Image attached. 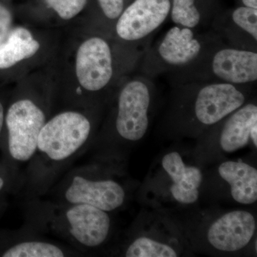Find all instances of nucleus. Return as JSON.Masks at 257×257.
<instances>
[{"mask_svg":"<svg viewBox=\"0 0 257 257\" xmlns=\"http://www.w3.org/2000/svg\"><path fill=\"white\" fill-rule=\"evenodd\" d=\"M221 42L212 30L200 32L175 25L147 48L143 57L142 72L152 79L176 73L196 63Z\"/></svg>","mask_w":257,"mask_h":257,"instance_id":"1","label":"nucleus"},{"mask_svg":"<svg viewBox=\"0 0 257 257\" xmlns=\"http://www.w3.org/2000/svg\"><path fill=\"white\" fill-rule=\"evenodd\" d=\"M169 76L175 84L216 82L252 84L257 80V52L235 48L221 42L193 65Z\"/></svg>","mask_w":257,"mask_h":257,"instance_id":"2","label":"nucleus"},{"mask_svg":"<svg viewBox=\"0 0 257 257\" xmlns=\"http://www.w3.org/2000/svg\"><path fill=\"white\" fill-rule=\"evenodd\" d=\"M91 132L92 124L85 115L76 111L61 112L42 127L35 157L47 167L62 165L82 150Z\"/></svg>","mask_w":257,"mask_h":257,"instance_id":"3","label":"nucleus"},{"mask_svg":"<svg viewBox=\"0 0 257 257\" xmlns=\"http://www.w3.org/2000/svg\"><path fill=\"white\" fill-rule=\"evenodd\" d=\"M51 214V229L82 248L98 247L110 231L107 211L89 204L61 203Z\"/></svg>","mask_w":257,"mask_h":257,"instance_id":"4","label":"nucleus"},{"mask_svg":"<svg viewBox=\"0 0 257 257\" xmlns=\"http://www.w3.org/2000/svg\"><path fill=\"white\" fill-rule=\"evenodd\" d=\"M5 120L10 157L18 163L30 162L36 153L39 135L47 121L45 112L31 99H20L10 106Z\"/></svg>","mask_w":257,"mask_h":257,"instance_id":"5","label":"nucleus"},{"mask_svg":"<svg viewBox=\"0 0 257 257\" xmlns=\"http://www.w3.org/2000/svg\"><path fill=\"white\" fill-rule=\"evenodd\" d=\"M187 83L193 95L192 113L203 126L219 123L245 104L248 85L216 82Z\"/></svg>","mask_w":257,"mask_h":257,"instance_id":"6","label":"nucleus"},{"mask_svg":"<svg viewBox=\"0 0 257 257\" xmlns=\"http://www.w3.org/2000/svg\"><path fill=\"white\" fill-rule=\"evenodd\" d=\"M154 88L152 78L144 75L128 81L120 91L115 127L121 138L135 142L145 136Z\"/></svg>","mask_w":257,"mask_h":257,"instance_id":"7","label":"nucleus"},{"mask_svg":"<svg viewBox=\"0 0 257 257\" xmlns=\"http://www.w3.org/2000/svg\"><path fill=\"white\" fill-rule=\"evenodd\" d=\"M171 0H135L120 15L115 31L124 42L150 44L170 14Z\"/></svg>","mask_w":257,"mask_h":257,"instance_id":"8","label":"nucleus"},{"mask_svg":"<svg viewBox=\"0 0 257 257\" xmlns=\"http://www.w3.org/2000/svg\"><path fill=\"white\" fill-rule=\"evenodd\" d=\"M61 199V203L89 204L109 212L122 205L125 192L114 180L92 179L79 170L69 176L62 186Z\"/></svg>","mask_w":257,"mask_h":257,"instance_id":"9","label":"nucleus"},{"mask_svg":"<svg viewBox=\"0 0 257 257\" xmlns=\"http://www.w3.org/2000/svg\"><path fill=\"white\" fill-rule=\"evenodd\" d=\"M76 73L86 90L98 92L111 82L114 74L112 52L104 39L94 37L81 45L76 59Z\"/></svg>","mask_w":257,"mask_h":257,"instance_id":"10","label":"nucleus"},{"mask_svg":"<svg viewBox=\"0 0 257 257\" xmlns=\"http://www.w3.org/2000/svg\"><path fill=\"white\" fill-rule=\"evenodd\" d=\"M210 30L229 46L256 52L257 9L238 7L227 16L214 18Z\"/></svg>","mask_w":257,"mask_h":257,"instance_id":"11","label":"nucleus"},{"mask_svg":"<svg viewBox=\"0 0 257 257\" xmlns=\"http://www.w3.org/2000/svg\"><path fill=\"white\" fill-rule=\"evenodd\" d=\"M256 231V221L251 213L233 211L221 216L208 231L209 243L222 251H236L244 248Z\"/></svg>","mask_w":257,"mask_h":257,"instance_id":"12","label":"nucleus"},{"mask_svg":"<svg viewBox=\"0 0 257 257\" xmlns=\"http://www.w3.org/2000/svg\"><path fill=\"white\" fill-rule=\"evenodd\" d=\"M226 118L220 145L224 152H233L246 146L251 140V128L257 124V106L253 103L244 104Z\"/></svg>","mask_w":257,"mask_h":257,"instance_id":"13","label":"nucleus"},{"mask_svg":"<svg viewBox=\"0 0 257 257\" xmlns=\"http://www.w3.org/2000/svg\"><path fill=\"white\" fill-rule=\"evenodd\" d=\"M221 178L228 182L236 202L250 204L257 200V170L243 162H226L219 167Z\"/></svg>","mask_w":257,"mask_h":257,"instance_id":"14","label":"nucleus"},{"mask_svg":"<svg viewBox=\"0 0 257 257\" xmlns=\"http://www.w3.org/2000/svg\"><path fill=\"white\" fill-rule=\"evenodd\" d=\"M40 47L28 30L15 29L7 41L0 45V69L10 68L20 61L30 58L37 53Z\"/></svg>","mask_w":257,"mask_h":257,"instance_id":"15","label":"nucleus"},{"mask_svg":"<svg viewBox=\"0 0 257 257\" xmlns=\"http://www.w3.org/2000/svg\"><path fill=\"white\" fill-rule=\"evenodd\" d=\"M170 16L175 25L197 30L210 28L211 22L199 9L197 0H171Z\"/></svg>","mask_w":257,"mask_h":257,"instance_id":"16","label":"nucleus"},{"mask_svg":"<svg viewBox=\"0 0 257 257\" xmlns=\"http://www.w3.org/2000/svg\"><path fill=\"white\" fill-rule=\"evenodd\" d=\"M66 249L50 241L26 239L6 248L1 256L4 257H63L67 256Z\"/></svg>","mask_w":257,"mask_h":257,"instance_id":"17","label":"nucleus"},{"mask_svg":"<svg viewBox=\"0 0 257 257\" xmlns=\"http://www.w3.org/2000/svg\"><path fill=\"white\" fill-rule=\"evenodd\" d=\"M202 172L197 167H186L183 177L177 184H173L170 190L177 202L192 204L199 197V187L202 183Z\"/></svg>","mask_w":257,"mask_h":257,"instance_id":"18","label":"nucleus"},{"mask_svg":"<svg viewBox=\"0 0 257 257\" xmlns=\"http://www.w3.org/2000/svg\"><path fill=\"white\" fill-rule=\"evenodd\" d=\"M177 251L169 245L147 237L135 239L125 251L127 257H175Z\"/></svg>","mask_w":257,"mask_h":257,"instance_id":"19","label":"nucleus"},{"mask_svg":"<svg viewBox=\"0 0 257 257\" xmlns=\"http://www.w3.org/2000/svg\"><path fill=\"white\" fill-rule=\"evenodd\" d=\"M47 5L52 8L61 18L69 20L79 14L87 0H46Z\"/></svg>","mask_w":257,"mask_h":257,"instance_id":"20","label":"nucleus"},{"mask_svg":"<svg viewBox=\"0 0 257 257\" xmlns=\"http://www.w3.org/2000/svg\"><path fill=\"white\" fill-rule=\"evenodd\" d=\"M162 167L173 181L174 184H177L183 177L187 166L184 165L178 152H173L163 157Z\"/></svg>","mask_w":257,"mask_h":257,"instance_id":"21","label":"nucleus"},{"mask_svg":"<svg viewBox=\"0 0 257 257\" xmlns=\"http://www.w3.org/2000/svg\"><path fill=\"white\" fill-rule=\"evenodd\" d=\"M103 14L109 20H118L124 10V0H97Z\"/></svg>","mask_w":257,"mask_h":257,"instance_id":"22","label":"nucleus"},{"mask_svg":"<svg viewBox=\"0 0 257 257\" xmlns=\"http://www.w3.org/2000/svg\"><path fill=\"white\" fill-rule=\"evenodd\" d=\"M11 14L5 7L0 5V45L4 42L11 25Z\"/></svg>","mask_w":257,"mask_h":257,"instance_id":"23","label":"nucleus"},{"mask_svg":"<svg viewBox=\"0 0 257 257\" xmlns=\"http://www.w3.org/2000/svg\"><path fill=\"white\" fill-rule=\"evenodd\" d=\"M242 6L257 9V0H241Z\"/></svg>","mask_w":257,"mask_h":257,"instance_id":"24","label":"nucleus"},{"mask_svg":"<svg viewBox=\"0 0 257 257\" xmlns=\"http://www.w3.org/2000/svg\"><path fill=\"white\" fill-rule=\"evenodd\" d=\"M5 111L3 104L0 102V135H1L2 130H3V125L5 122Z\"/></svg>","mask_w":257,"mask_h":257,"instance_id":"25","label":"nucleus"},{"mask_svg":"<svg viewBox=\"0 0 257 257\" xmlns=\"http://www.w3.org/2000/svg\"><path fill=\"white\" fill-rule=\"evenodd\" d=\"M5 185V179H3V177H2L0 176V192L3 190V188H4Z\"/></svg>","mask_w":257,"mask_h":257,"instance_id":"26","label":"nucleus"}]
</instances>
